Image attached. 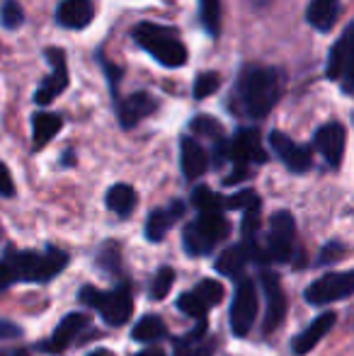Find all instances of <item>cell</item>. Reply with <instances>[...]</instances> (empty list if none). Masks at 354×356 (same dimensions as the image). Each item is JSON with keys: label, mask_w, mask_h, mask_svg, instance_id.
I'll return each mask as SVG.
<instances>
[{"label": "cell", "mask_w": 354, "mask_h": 356, "mask_svg": "<svg viewBox=\"0 0 354 356\" xmlns=\"http://www.w3.org/2000/svg\"><path fill=\"white\" fill-rule=\"evenodd\" d=\"M228 160L236 163L233 172L226 177V184H238L250 177V165L267 163V153L260 143L257 129H238L236 136L228 141Z\"/></svg>", "instance_id": "6"}, {"label": "cell", "mask_w": 354, "mask_h": 356, "mask_svg": "<svg viewBox=\"0 0 354 356\" xmlns=\"http://www.w3.org/2000/svg\"><path fill=\"white\" fill-rule=\"evenodd\" d=\"M104 202H107L109 211L117 213L119 218H129V216L134 213V209H136V204H138V194H136V189H134L131 184L122 182V184H114V187H109Z\"/></svg>", "instance_id": "26"}, {"label": "cell", "mask_w": 354, "mask_h": 356, "mask_svg": "<svg viewBox=\"0 0 354 356\" xmlns=\"http://www.w3.org/2000/svg\"><path fill=\"white\" fill-rule=\"evenodd\" d=\"M0 22L5 29H17L24 22V10L17 0H5L3 8H0Z\"/></svg>", "instance_id": "35"}, {"label": "cell", "mask_w": 354, "mask_h": 356, "mask_svg": "<svg viewBox=\"0 0 354 356\" xmlns=\"http://www.w3.org/2000/svg\"><path fill=\"white\" fill-rule=\"evenodd\" d=\"M335 323H337V315L332 313V310L318 315L316 320H311V325H308L303 332H298L296 337L291 339V352L296 356H303V354L313 352V349L318 347V342H321V339L330 332Z\"/></svg>", "instance_id": "19"}, {"label": "cell", "mask_w": 354, "mask_h": 356, "mask_svg": "<svg viewBox=\"0 0 354 356\" xmlns=\"http://www.w3.org/2000/svg\"><path fill=\"white\" fill-rule=\"evenodd\" d=\"M13 356H29V354H27V349H19V352H15Z\"/></svg>", "instance_id": "45"}, {"label": "cell", "mask_w": 354, "mask_h": 356, "mask_svg": "<svg viewBox=\"0 0 354 356\" xmlns=\"http://www.w3.org/2000/svg\"><path fill=\"white\" fill-rule=\"evenodd\" d=\"M47 58L51 63V73L47 75V80L42 83V88L34 92V102L37 104H51L63 90L68 88V66H66V54L61 49L51 47L47 49Z\"/></svg>", "instance_id": "14"}, {"label": "cell", "mask_w": 354, "mask_h": 356, "mask_svg": "<svg viewBox=\"0 0 354 356\" xmlns=\"http://www.w3.org/2000/svg\"><path fill=\"white\" fill-rule=\"evenodd\" d=\"M184 209H187V207H184L182 202H172L170 207L156 209V211L148 213L146 238L151 240V243H161V240L172 230V225H175L177 220L184 216Z\"/></svg>", "instance_id": "21"}, {"label": "cell", "mask_w": 354, "mask_h": 356, "mask_svg": "<svg viewBox=\"0 0 354 356\" xmlns=\"http://www.w3.org/2000/svg\"><path fill=\"white\" fill-rule=\"evenodd\" d=\"M260 211H262V202L252 204L243 211V220H241V230H243V240H257V233H260Z\"/></svg>", "instance_id": "34"}, {"label": "cell", "mask_w": 354, "mask_h": 356, "mask_svg": "<svg viewBox=\"0 0 354 356\" xmlns=\"http://www.w3.org/2000/svg\"><path fill=\"white\" fill-rule=\"evenodd\" d=\"M216 344L209 337L207 318H202L197 323V327L189 334L175 339V356H211Z\"/></svg>", "instance_id": "23"}, {"label": "cell", "mask_w": 354, "mask_h": 356, "mask_svg": "<svg viewBox=\"0 0 354 356\" xmlns=\"http://www.w3.org/2000/svg\"><path fill=\"white\" fill-rule=\"evenodd\" d=\"M313 143H316L318 153L325 158V163L330 165V168H340L342 158H345V145H347V134L342 124H337V122L323 124L316 131V136H313Z\"/></svg>", "instance_id": "16"}, {"label": "cell", "mask_w": 354, "mask_h": 356, "mask_svg": "<svg viewBox=\"0 0 354 356\" xmlns=\"http://www.w3.org/2000/svg\"><path fill=\"white\" fill-rule=\"evenodd\" d=\"M0 197L10 199L15 197V182H13V175H10L8 165L0 163Z\"/></svg>", "instance_id": "38"}, {"label": "cell", "mask_w": 354, "mask_h": 356, "mask_svg": "<svg viewBox=\"0 0 354 356\" xmlns=\"http://www.w3.org/2000/svg\"><path fill=\"white\" fill-rule=\"evenodd\" d=\"M325 73L332 83H340V88L347 95L354 92V22L342 32L337 44L330 49Z\"/></svg>", "instance_id": "8"}, {"label": "cell", "mask_w": 354, "mask_h": 356, "mask_svg": "<svg viewBox=\"0 0 354 356\" xmlns=\"http://www.w3.org/2000/svg\"><path fill=\"white\" fill-rule=\"evenodd\" d=\"M90 325V318L86 313H68L66 318L58 323V327L54 330V334L42 344L44 352L49 354H61L71 347L73 342L78 339V334L83 332Z\"/></svg>", "instance_id": "17"}, {"label": "cell", "mask_w": 354, "mask_h": 356, "mask_svg": "<svg viewBox=\"0 0 354 356\" xmlns=\"http://www.w3.org/2000/svg\"><path fill=\"white\" fill-rule=\"evenodd\" d=\"M63 165H73V153H71V150L63 155Z\"/></svg>", "instance_id": "44"}, {"label": "cell", "mask_w": 354, "mask_h": 356, "mask_svg": "<svg viewBox=\"0 0 354 356\" xmlns=\"http://www.w3.org/2000/svg\"><path fill=\"white\" fill-rule=\"evenodd\" d=\"M15 284V277H13V272H10V267L8 264L0 259V291L3 289H8V286H13Z\"/></svg>", "instance_id": "41"}, {"label": "cell", "mask_w": 354, "mask_h": 356, "mask_svg": "<svg viewBox=\"0 0 354 356\" xmlns=\"http://www.w3.org/2000/svg\"><path fill=\"white\" fill-rule=\"evenodd\" d=\"M158 109V99L148 92H134L117 102V114L122 129H134L141 119L151 117Z\"/></svg>", "instance_id": "18"}, {"label": "cell", "mask_w": 354, "mask_h": 356, "mask_svg": "<svg viewBox=\"0 0 354 356\" xmlns=\"http://www.w3.org/2000/svg\"><path fill=\"white\" fill-rule=\"evenodd\" d=\"M269 145H272V150L277 153V158L287 165V170H291V172H296V175L311 170V165H313L311 150H308L306 145L291 141L287 134L272 131L269 134Z\"/></svg>", "instance_id": "15"}, {"label": "cell", "mask_w": 354, "mask_h": 356, "mask_svg": "<svg viewBox=\"0 0 354 356\" xmlns=\"http://www.w3.org/2000/svg\"><path fill=\"white\" fill-rule=\"evenodd\" d=\"M231 235V220L221 211H199L194 220H189L182 230V245L189 257H204L214 252L218 243Z\"/></svg>", "instance_id": "4"}, {"label": "cell", "mask_w": 354, "mask_h": 356, "mask_svg": "<svg viewBox=\"0 0 354 356\" xmlns=\"http://www.w3.org/2000/svg\"><path fill=\"white\" fill-rule=\"evenodd\" d=\"M0 356H5V354H0Z\"/></svg>", "instance_id": "47"}, {"label": "cell", "mask_w": 354, "mask_h": 356, "mask_svg": "<svg viewBox=\"0 0 354 356\" xmlns=\"http://www.w3.org/2000/svg\"><path fill=\"white\" fill-rule=\"evenodd\" d=\"M223 293H226V291H223L221 282H216V279H202L192 291L179 296L177 308L182 310L184 315H189V318L202 320V318H207L209 310L221 303Z\"/></svg>", "instance_id": "10"}, {"label": "cell", "mask_w": 354, "mask_h": 356, "mask_svg": "<svg viewBox=\"0 0 354 356\" xmlns=\"http://www.w3.org/2000/svg\"><path fill=\"white\" fill-rule=\"evenodd\" d=\"M340 0H311L306 10V19L318 32H330L340 17Z\"/></svg>", "instance_id": "25"}, {"label": "cell", "mask_w": 354, "mask_h": 356, "mask_svg": "<svg viewBox=\"0 0 354 356\" xmlns=\"http://www.w3.org/2000/svg\"><path fill=\"white\" fill-rule=\"evenodd\" d=\"M221 88V75L207 71V73H199L197 80H194V99H207L209 95H214L216 90Z\"/></svg>", "instance_id": "33"}, {"label": "cell", "mask_w": 354, "mask_h": 356, "mask_svg": "<svg viewBox=\"0 0 354 356\" xmlns=\"http://www.w3.org/2000/svg\"><path fill=\"white\" fill-rule=\"evenodd\" d=\"M86 356H114V354L109 352V349H95V352H90Z\"/></svg>", "instance_id": "43"}, {"label": "cell", "mask_w": 354, "mask_h": 356, "mask_svg": "<svg viewBox=\"0 0 354 356\" xmlns=\"http://www.w3.org/2000/svg\"><path fill=\"white\" fill-rule=\"evenodd\" d=\"M22 330L17 325L8 323V320H0V339H13V337H19Z\"/></svg>", "instance_id": "40"}, {"label": "cell", "mask_w": 354, "mask_h": 356, "mask_svg": "<svg viewBox=\"0 0 354 356\" xmlns=\"http://www.w3.org/2000/svg\"><path fill=\"white\" fill-rule=\"evenodd\" d=\"M296 248V220L289 211H277L269 220V235L265 245V259L287 264Z\"/></svg>", "instance_id": "7"}, {"label": "cell", "mask_w": 354, "mask_h": 356, "mask_svg": "<svg viewBox=\"0 0 354 356\" xmlns=\"http://www.w3.org/2000/svg\"><path fill=\"white\" fill-rule=\"evenodd\" d=\"M260 202L262 199L252 189H241V192L231 194V197H221V211H246L248 207Z\"/></svg>", "instance_id": "30"}, {"label": "cell", "mask_w": 354, "mask_h": 356, "mask_svg": "<svg viewBox=\"0 0 354 356\" xmlns=\"http://www.w3.org/2000/svg\"><path fill=\"white\" fill-rule=\"evenodd\" d=\"M257 318V291L252 279H241L231 303V330L236 337H246Z\"/></svg>", "instance_id": "11"}, {"label": "cell", "mask_w": 354, "mask_h": 356, "mask_svg": "<svg viewBox=\"0 0 354 356\" xmlns=\"http://www.w3.org/2000/svg\"><path fill=\"white\" fill-rule=\"evenodd\" d=\"M255 3H257V5H267L269 0H255Z\"/></svg>", "instance_id": "46"}, {"label": "cell", "mask_w": 354, "mask_h": 356, "mask_svg": "<svg viewBox=\"0 0 354 356\" xmlns=\"http://www.w3.org/2000/svg\"><path fill=\"white\" fill-rule=\"evenodd\" d=\"M3 262L13 272L15 284H47L68 267V252L54 248V245H49L42 252H37V250H5Z\"/></svg>", "instance_id": "2"}, {"label": "cell", "mask_w": 354, "mask_h": 356, "mask_svg": "<svg viewBox=\"0 0 354 356\" xmlns=\"http://www.w3.org/2000/svg\"><path fill=\"white\" fill-rule=\"evenodd\" d=\"M95 17L92 0H61L56 10V22L66 29H86Z\"/></svg>", "instance_id": "22"}, {"label": "cell", "mask_w": 354, "mask_h": 356, "mask_svg": "<svg viewBox=\"0 0 354 356\" xmlns=\"http://www.w3.org/2000/svg\"><path fill=\"white\" fill-rule=\"evenodd\" d=\"M172 284H175V269H170V267L158 269V274L153 277V284H151L148 296H151L153 300H163L168 293H170Z\"/></svg>", "instance_id": "32"}, {"label": "cell", "mask_w": 354, "mask_h": 356, "mask_svg": "<svg viewBox=\"0 0 354 356\" xmlns=\"http://www.w3.org/2000/svg\"><path fill=\"white\" fill-rule=\"evenodd\" d=\"M284 92V71L269 66H246L238 73L228 109L246 119H265Z\"/></svg>", "instance_id": "1"}, {"label": "cell", "mask_w": 354, "mask_h": 356, "mask_svg": "<svg viewBox=\"0 0 354 356\" xmlns=\"http://www.w3.org/2000/svg\"><path fill=\"white\" fill-rule=\"evenodd\" d=\"M199 17L211 37L221 32V0H199Z\"/></svg>", "instance_id": "28"}, {"label": "cell", "mask_w": 354, "mask_h": 356, "mask_svg": "<svg viewBox=\"0 0 354 356\" xmlns=\"http://www.w3.org/2000/svg\"><path fill=\"white\" fill-rule=\"evenodd\" d=\"M166 334H168V327H166V323H163V318H158V315H143L131 330V337L136 339V342H158V339H163Z\"/></svg>", "instance_id": "27"}, {"label": "cell", "mask_w": 354, "mask_h": 356, "mask_svg": "<svg viewBox=\"0 0 354 356\" xmlns=\"http://www.w3.org/2000/svg\"><path fill=\"white\" fill-rule=\"evenodd\" d=\"M347 254V250L342 248V243H328L325 248L318 254V267H325V264H332L337 259H342Z\"/></svg>", "instance_id": "37"}, {"label": "cell", "mask_w": 354, "mask_h": 356, "mask_svg": "<svg viewBox=\"0 0 354 356\" xmlns=\"http://www.w3.org/2000/svg\"><path fill=\"white\" fill-rule=\"evenodd\" d=\"M134 39L136 44L156 58L166 68H179L187 63V47L172 27H163L156 22H141L134 27Z\"/></svg>", "instance_id": "3"}, {"label": "cell", "mask_w": 354, "mask_h": 356, "mask_svg": "<svg viewBox=\"0 0 354 356\" xmlns=\"http://www.w3.org/2000/svg\"><path fill=\"white\" fill-rule=\"evenodd\" d=\"M248 262H267L265 250H260L257 240H241L238 245L223 250L221 257L216 259V272L223 277H241Z\"/></svg>", "instance_id": "13"}, {"label": "cell", "mask_w": 354, "mask_h": 356, "mask_svg": "<svg viewBox=\"0 0 354 356\" xmlns=\"http://www.w3.org/2000/svg\"><path fill=\"white\" fill-rule=\"evenodd\" d=\"M63 129V117L54 112H37L32 117V150H42Z\"/></svg>", "instance_id": "24"}, {"label": "cell", "mask_w": 354, "mask_h": 356, "mask_svg": "<svg viewBox=\"0 0 354 356\" xmlns=\"http://www.w3.org/2000/svg\"><path fill=\"white\" fill-rule=\"evenodd\" d=\"M136 356H166V352L158 347H148V349H143V352H138Z\"/></svg>", "instance_id": "42"}, {"label": "cell", "mask_w": 354, "mask_h": 356, "mask_svg": "<svg viewBox=\"0 0 354 356\" xmlns=\"http://www.w3.org/2000/svg\"><path fill=\"white\" fill-rule=\"evenodd\" d=\"M179 165H182V175L194 182L209 170V155L202 148V143L194 141L192 136L179 138Z\"/></svg>", "instance_id": "20"}, {"label": "cell", "mask_w": 354, "mask_h": 356, "mask_svg": "<svg viewBox=\"0 0 354 356\" xmlns=\"http://www.w3.org/2000/svg\"><path fill=\"white\" fill-rule=\"evenodd\" d=\"M99 61H102V68L104 73H107V80H109V88H112V92H117V85H119V78H122V68H117L112 61H107V58H102V54H99Z\"/></svg>", "instance_id": "39"}, {"label": "cell", "mask_w": 354, "mask_h": 356, "mask_svg": "<svg viewBox=\"0 0 354 356\" xmlns=\"http://www.w3.org/2000/svg\"><path fill=\"white\" fill-rule=\"evenodd\" d=\"M354 293V269L350 272H330L325 277L316 279L306 289L303 298L308 305H328L335 303V300L350 298Z\"/></svg>", "instance_id": "9"}, {"label": "cell", "mask_w": 354, "mask_h": 356, "mask_svg": "<svg viewBox=\"0 0 354 356\" xmlns=\"http://www.w3.org/2000/svg\"><path fill=\"white\" fill-rule=\"evenodd\" d=\"M97 267L102 269L104 274H119L122 272V250H119L117 243H104L97 252Z\"/></svg>", "instance_id": "29"}, {"label": "cell", "mask_w": 354, "mask_h": 356, "mask_svg": "<svg viewBox=\"0 0 354 356\" xmlns=\"http://www.w3.org/2000/svg\"><path fill=\"white\" fill-rule=\"evenodd\" d=\"M192 204L199 211H221V197L214 194L209 187H204V184L192 192Z\"/></svg>", "instance_id": "36"}, {"label": "cell", "mask_w": 354, "mask_h": 356, "mask_svg": "<svg viewBox=\"0 0 354 356\" xmlns=\"http://www.w3.org/2000/svg\"><path fill=\"white\" fill-rule=\"evenodd\" d=\"M260 286H262V293H265V300H267L262 332L272 334L274 330L282 327V323L287 320V310H289L287 293H284V286H282L279 274L272 272V269H262L260 272Z\"/></svg>", "instance_id": "12"}, {"label": "cell", "mask_w": 354, "mask_h": 356, "mask_svg": "<svg viewBox=\"0 0 354 356\" xmlns=\"http://www.w3.org/2000/svg\"><path fill=\"white\" fill-rule=\"evenodd\" d=\"M78 298H81V303H86L88 308L97 310L99 318H102L109 327H122L134 315L131 289L124 284L112 291H99V289H95V286H83Z\"/></svg>", "instance_id": "5"}, {"label": "cell", "mask_w": 354, "mask_h": 356, "mask_svg": "<svg viewBox=\"0 0 354 356\" xmlns=\"http://www.w3.org/2000/svg\"><path fill=\"white\" fill-rule=\"evenodd\" d=\"M189 129H192L194 134H202L204 138H211V141L223 138V127L214 117H209V114H199V117H194L192 122H189Z\"/></svg>", "instance_id": "31"}]
</instances>
